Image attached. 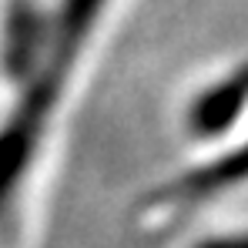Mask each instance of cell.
I'll use <instances>...</instances> for the list:
<instances>
[{
	"label": "cell",
	"instance_id": "6da1fadb",
	"mask_svg": "<svg viewBox=\"0 0 248 248\" xmlns=\"http://www.w3.org/2000/svg\"><path fill=\"white\" fill-rule=\"evenodd\" d=\"M101 3L104 0H64L57 14V27L47 41V61L37 67V78L31 81L14 118L0 131V208L7 205L14 185L20 181L24 168L37 148V138L50 118V108L61 97V84L71 74L74 57L84 44V31L97 17Z\"/></svg>",
	"mask_w": 248,
	"mask_h": 248
},
{
	"label": "cell",
	"instance_id": "277c9868",
	"mask_svg": "<svg viewBox=\"0 0 248 248\" xmlns=\"http://www.w3.org/2000/svg\"><path fill=\"white\" fill-rule=\"evenodd\" d=\"M202 248H248V235H235V238H215V242H205Z\"/></svg>",
	"mask_w": 248,
	"mask_h": 248
},
{
	"label": "cell",
	"instance_id": "7a4b0ae2",
	"mask_svg": "<svg viewBox=\"0 0 248 248\" xmlns=\"http://www.w3.org/2000/svg\"><path fill=\"white\" fill-rule=\"evenodd\" d=\"M245 178H248V144H242L238 151L198 168V171H188L185 178H178L168 188L155 191L144 202V208L148 211H178V208L195 205V202H202V198L221 191V188H232V185H238Z\"/></svg>",
	"mask_w": 248,
	"mask_h": 248
},
{
	"label": "cell",
	"instance_id": "3957f363",
	"mask_svg": "<svg viewBox=\"0 0 248 248\" xmlns=\"http://www.w3.org/2000/svg\"><path fill=\"white\" fill-rule=\"evenodd\" d=\"M245 101H248V67L238 71L235 78L221 81L215 91H208V94H202L195 101V108H191V131L195 134H215V131L228 127Z\"/></svg>",
	"mask_w": 248,
	"mask_h": 248
}]
</instances>
